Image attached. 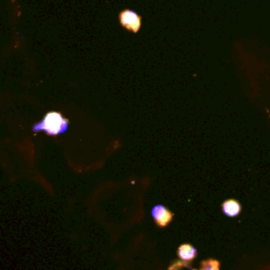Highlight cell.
Instances as JSON below:
<instances>
[{
  "instance_id": "1",
  "label": "cell",
  "mask_w": 270,
  "mask_h": 270,
  "mask_svg": "<svg viewBox=\"0 0 270 270\" xmlns=\"http://www.w3.org/2000/svg\"><path fill=\"white\" fill-rule=\"evenodd\" d=\"M69 129V121L59 112H49L41 122L36 123L32 127V131L35 133L46 132L48 135L56 136L59 134H64Z\"/></svg>"
},
{
  "instance_id": "2",
  "label": "cell",
  "mask_w": 270,
  "mask_h": 270,
  "mask_svg": "<svg viewBox=\"0 0 270 270\" xmlns=\"http://www.w3.org/2000/svg\"><path fill=\"white\" fill-rule=\"evenodd\" d=\"M119 22L124 28L134 33H137L142 26L141 16L132 10H125L119 14Z\"/></svg>"
},
{
  "instance_id": "5",
  "label": "cell",
  "mask_w": 270,
  "mask_h": 270,
  "mask_svg": "<svg viewBox=\"0 0 270 270\" xmlns=\"http://www.w3.org/2000/svg\"><path fill=\"white\" fill-rule=\"evenodd\" d=\"M223 210L228 216H236L241 212V205L234 199H228L223 204Z\"/></svg>"
},
{
  "instance_id": "3",
  "label": "cell",
  "mask_w": 270,
  "mask_h": 270,
  "mask_svg": "<svg viewBox=\"0 0 270 270\" xmlns=\"http://www.w3.org/2000/svg\"><path fill=\"white\" fill-rule=\"evenodd\" d=\"M151 215L158 227H166L171 223L173 213L163 205H156L151 210Z\"/></svg>"
},
{
  "instance_id": "4",
  "label": "cell",
  "mask_w": 270,
  "mask_h": 270,
  "mask_svg": "<svg viewBox=\"0 0 270 270\" xmlns=\"http://www.w3.org/2000/svg\"><path fill=\"white\" fill-rule=\"evenodd\" d=\"M178 257L185 262H191L196 256V249L191 245H182L177 250Z\"/></svg>"
},
{
  "instance_id": "6",
  "label": "cell",
  "mask_w": 270,
  "mask_h": 270,
  "mask_svg": "<svg viewBox=\"0 0 270 270\" xmlns=\"http://www.w3.org/2000/svg\"><path fill=\"white\" fill-rule=\"evenodd\" d=\"M219 269V263L214 259H208V261L202 262L201 264V270H218Z\"/></svg>"
}]
</instances>
